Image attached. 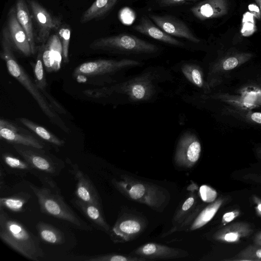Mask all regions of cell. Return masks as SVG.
Segmentation results:
<instances>
[{
  "instance_id": "cell-1",
  "label": "cell",
  "mask_w": 261,
  "mask_h": 261,
  "mask_svg": "<svg viewBox=\"0 0 261 261\" xmlns=\"http://www.w3.org/2000/svg\"><path fill=\"white\" fill-rule=\"evenodd\" d=\"M169 71L161 66L148 67L141 73L126 77L118 83L100 88L87 89L83 93L87 96L101 98L116 94L121 96L126 103L153 102L161 93L160 84L170 80Z\"/></svg>"
},
{
  "instance_id": "cell-2",
  "label": "cell",
  "mask_w": 261,
  "mask_h": 261,
  "mask_svg": "<svg viewBox=\"0 0 261 261\" xmlns=\"http://www.w3.org/2000/svg\"><path fill=\"white\" fill-rule=\"evenodd\" d=\"M13 45L7 27L2 30L1 56L5 62L9 73L18 81L36 100L44 114L54 123L67 133L70 129L56 113L37 86L31 79L25 70L17 62L13 52Z\"/></svg>"
},
{
  "instance_id": "cell-3",
  "label": "cell",
  "mask_w": 261,
  "mask_h": 261,
  "mask_svg": "<svg viewBox=\"0 0 261 261\" xmlns=\"http://www.w3.org/2000/svg\"><path fill=\"white\" fill-rule=\"evenodd\" d=\"M0 238L8 246L29 259L38 261L45 256L39 238L20 221L10 217L3 208H0Z\"/></svg>"
},
{
  "instance_id": "cell-4",
  "label": "cell",
  "mask_w": 261,
  "mask_h": 261,
  "mask_svg": "<svg viewBox=\"0 0 261 261\" xmlns=\"http://www.w3.org/2000/svg\"><path fill=\"white\" fill-rule=\"evenodd\" d=\"M112 183L127 198L145 204L158 212H162L170 201V195L166 188L129 175H122L119 180L113 179Z\"/></svg>"
},
{
  "instance_id": "cell-5",
  "label": "cell",
  "mask_w": 261,
  "mask_h": 261,
  "mask_svg": "<svg viewBox=\"0 0 261 261\" xmlns=\"http://www.w3.org/2000/svg\"><path fill=\"white\" fill-rule=\"evenodd\" d=\"M29 185L37 198L42 213L65 221L75 229L85 231L92 230V226L82 219L65 202L61 193L43 187H38L31 182Z\"/></svg>"
},
{
  "instance_id": "cell-6",
  "label": "cell",
  "mask_w": 261,
  "mask_h": 261,
  "mask_svg": "<svg viewBox=\"0 0 261 261\" xmlns=\"http://www.w3.org/2000/svg\"><path fill=\"white\" fill-rule=\"evenodd\" d=\"M143 61L129 59H100L83 63L77 66L72 76L82 82L87 77L103 76L108 78L112 84L126 78L125 73L129 70L143 66Z\"/></svg>"
},
{
  "instance_id": "cell-7",
  "label": "cell",
  "mask_w": 261,
  "mask_h": 261,
  "mask_svg": "<svg viewBox=\"0 0 261 261\" xmlns=\"http://www.w3.org/2000/svg\"><path fill=\"white\" fill-rule=\"evenodd\" d=\"M89 47L133 57H153L161 50L153 43L126 33L97 39L90 44Z\"/></svg>"
},
{
  "instance_id": "cell-8",
  "label": "cell",
  "mask_w": 261,
  "mask_h": 261,
  "mask_svg": "<svg viewBox=\"0 0 261 261\" xmlns=\"http://www.w3.org/2000/svg\"><path fill=\"white\" fill-rule=\"evenodd\" d=\"M148 225L147 219L136 213L123 212L119 215L109 236L115 243H125L139 237Z\"/></svg>"
},
{
  "instance_id": "cell-9",
  "label": "cell",
  "mask_w": 261,
  "mask_h": 261,
  "mask_svg": "<svg viewBox=\"0 0 261 261\" xmlns=\"http://www.w3.org/2000/svg\"><path fill=\"white\" fill-rule=\"evenodd\" d=\"M15 150L34 169L53 177L58 176L64 168V162L44 149L13 144Z\"/></svg>"
},
{
  "instance_id": "cell-10",
  "label": "cell",
  "mask_w": 261,
  "mask_h": 261,
  "mask_svg": "<svg viewBox=\"0 0 261 261\" xmlns=\"http://www.w3.org/2000/svg\"><path fill=\"white\" fill-rule=\"evenodd\" d=\"M201 153V142L195 133L190 130L183 133L176 145L174 160L180 167L191 168L198 161Z\"/></svg>"
},
{
  "instance_id": "cell-11",
  "label": "cell",
  "mask_w": 261,
  "mask_h": 261,
  "mask_svg": "<svg viewBox=\"0 0 261 261\" xmlns=\"http://www.w3.org/2000/svg\"><path fill=\"white\" fill-rule=\"evenodd\" d=\"M66 162L69 172L76 181L75 197L84 202L102 206L100 195L89 177L80 169L77 164L73 163L68 159Z\"/></svg>"
},
{
  "instance_id": "cell-12",
  "label": "cell",
  "mask_w": 261,
  "mask_h": 261,
  "mask_svg": "<svg viewBox=\"0 0 261 261\" xmlns=\"http://www.w3.org/2000/svg\"><path fill=\"white\" fill-rule=\"evenodd\" d=\"M223 201L222 198H219L203 208V205H198L180 224L172 228L170 232L181 230L188 232L203 227L213 219L222 205Z\"/></svg>"
},
{
  "instance_id": "cell-13",
  "label": "cell",
  "mask_w": 261,
  "mask_h": 261,
  "mask_svg": "<svg viewBox=\"0 0 261 261\" xmlns=\"http://www.w3.org/2000/svg\"><path fill=\"white\" fill-rule=\"evenodd\" d=\"M129 255L147 260L168 259L185 257L189 255L184 250L155 243L144 244L131 252Z\"/></svg>"
},
{
  "instance_id": "cell-14",
  "label": "cell",
  "mask_w": 261,
  "mask_h": 261,
  "mask_svg": "<svg viewBox=\"0 0 261 261\" xmlns=\"http://www.w3.org/2000/svg\"><path fill=\"white\" fill-rule=\"evenodd\" d=\"M149 17L157 26L171 36L185 38L195 43L200 42L188 25L176 17L170 15L150 14Z\"/></svg>"
},
{
  "instance_id": "cell-15",
  "label": "cell",
  "mask_w": 261,
  "mask_h": 261,
  "mask_svg": "<svg viewBox=\"0 0 261 261\" xmlns=\"http://www.w3.org/2000/svg\"><path fill=\"white\" fill-rule=\"evenodd\" d=\"M29 3L38 27V40L44 43L49 39L51 31L60 28L61 21L51 16L37 1L29 0Z\"/></svg>"
},
{
  "instance_id": "cell-16",
  "label": "cell",
  "mask_w": 261,
  "mask_h": 261,
  "mask_svg": "<svg viewBox=\"0 0 261 261\" xmlns=\"http://www.w3.org/2000/svg\"><path fill=\"white\" fill-rule=\"evenodd\" d=\"M6 27L13 47L25 56L33 55L26 33L17 20L14 7L8 13Z\"/></svg>"
},
{
  "instance_id": "cell-17",
  "label": "cell",
  "mask_w": 261,
  "mask_h": 261,
  "mask_svg": "<svg viewBox=\"0 0 261 261\" xmlns=\"http://www.w3.org/2000/svg\"><path fill=\"white\" fill-rule=\"evenodd\" d=\"M70 202L94 228L109 235L111 228L105 219L102 206L84 202L75 197L71 199Z\"/></svg>"
},
{
  "instance_id": "cell-18",
  "label": "cell",
  "mask_w": 261,
  "mask_h": 261,
  "mask_svg": "<svg viewBox=\"0 0 261 261\" xmlns=\"http://www.w3.org/2000/svg\"><path fill=\"white\" fill-rule=\"evenodd\" d=\"M190 11L201 21L219 18L227 14L228 3L227 0H203L192 7Z\"/></svg>"
},
{
  "instance_id": "cell-19",
  "label": "cell",
  "mask_w": 261,
  "mask_h": 261,
  "mask_svg": "<svg viewBox=\"0 0 261 261\" xmlns=\"http://www.w3.org/2000/svg\"><path fill=\"white\" fill-rule=\"evenodd\" d=\"M133 29L141 34L170 45L180 47L185 45L182 42L167 34L146 16H143L140 18L138 23L133 27Z\"/></svg>"
},
{
  "instance_id": "cell-20",
  "label": "cell",
  "mask_w": 261,
  "mask_h": 261,
  "mask_svg": "<svg viewBox=\"0 0 261 261\" xmlns=\"http://www.w3.org/2000/svg\"><path fill=\"white\" fill-rule=\"evenodd\" d=\"M63 58L60 39L57 35H52L43 46L42 59L47 71H56L61 67Z\"/></svg>"
},
{
  "instance_id": "cell-21",
  "label": "cell",
  "mask_w": 261,
  "mask_h": 261,
  "mask_svg": "<svg viewBox=\"0 0 261 261\" xmlns=\"http://www.w3.org/2000/svg\"><path fill=\"white\" fill-rule=\"evenodd\" d=\"M43 46H39L38 49L37 60L34 67L35 83L38 88L44 95L51 107L57 112L61 114H66L65 109L60 105L57 100L47 92V82L45 79L43 68L42 54Z\"/></svg>"
},
{
  "instance_id": "cell-22",
  "label": "cell",
  "mask_w": 261,
  "mask_h": 261,
  "mask_svg": "<svg viewBox=\"0 0 261 261\" xmlns=\"http://www.w3.org/2000/svg\"><path fill=\"white\" fill-rule=\"evenodd\" d=\"M253 230L248 223L236 222L219 229L213 234L214 240L223 242H237L250 236Z\"/></svg>"
},
{
  "instance_id": "cell-23",
  "label": "cell",
  "mask_w": 261,
  "mask_h": 261,
  "mask_svg": "<svg viewBox=\"0 0 261 261\" xmlns=\"http://www.w3.org/2000/svg\"><path fill=\"white\" fill-rule=\"evenodd\" d=\"M178 70L184 78L194 87L203 90L208 89L204 77L202 67L194 61H185L177 65Z\"/></svg>"
},
{
  "instance_id": "cell-24",
  "label": "cell",
  "mask_w": 261,
  "mask_h": 261,
  "mask_svg": "<svg viewBox=\"0 0 261 261\" xmlns=\"http://www.w3.org/2000/svg\"><path fill=\"white\" fill-rule=\"evenodd\" d=\"M189 190L188 196L179 206L174 214L172 222L173 228L180 224L197 206L198 196L196 193L198 187L195 184H191L188 188Z\"/></svg>"
},
{
  "instance_id": "cell-25",
  "label": "cell",
  "mask_w": 261,
  "mask_h": 261,
  "mask_svg": "<svg viewBox=\"0 0 261 261\" xmlns=\"http://www.w3.org/2000/svg\"><path fill=\"white\" fill-rule=\"evenodd\" d=\"M1 162L3 170L9 174H14L19 177H23L28 173H30L34 168L23 159L15 156L8 152L1 154Z\"/></svg>"
},
{
  "instance_id": "cell-26",
  "label": "cell",
  "mask_w": 261,
  "mask_h": 261,
  "mask_svg": "<svg viewBox=\"0 0 261 261\" xmlns=\"http://www.w3.org/2000/svg\"><path fill=\"white\" fill-rule=\"evenodd\" d=\"M15 9L17 20L26 33L32 54L34 55L37 51V48L35 43L31 16L25 0H16Z\"/></svg>"
},
{
  "instance_id": "cell-27",
  "label": "cell",
  "mask_w": 261,
  "mask_h": 261,
  "mask_svg": "<svg viewBox=\"0 0 261 261\" xmlns=\"http://www.w3.org/2000/svg\"><path fill=\"white\" fill-rule=\"evenodd\" d=\"M0 136L12 144H19L39 149H44L43 142L30 135L19 133L6 128H0Z\"/></svg>"
},
{
  "instance_id": "cell-28",
  "label": "cell",
  "mask_w": 261,
  "mask_h": 261,
  "mask_svg": "<svg viewBox=\"0 0 261 261\" xmlns=\"http://www.w3.org/2000/svg\"><path fill=\"white\" fill-rule=\"evenodd\" d=\"M118 0H95L81 16L80 22L84 23L102 18L107 15Z\"/></svg>"
},
{
  "instance_id": "cell-29",
  "label": "cell",
  "mask_w": 261,
  "mask_h": 261,
  "mask_svg": "<svg viewBox=\"0 0 261 261\" xmlns=\"http://www.w3.org/2000/svg\"><path fill=\"white\" fill-rule=\"evenodd\" d=\"M36 229L39 239L46 243L52 245H60L65 243L64 233L50 224L39 221L36 225Z\"/></svg>"
},
{
  "instance_id": "cell-30",
  "label": "cell",
  "mask_w": 261,
  "mask_h": 261,
  "mask_svg": "<svg viewBox=\"0 0 261 261\" xmlns=\"http://www.w3.org/2000/svg\"><path fill=\"white\" fill-rule=\"evenodd\" d=\"M31 198L30 194L21 192L8 197L0 198V208L8 210L13 213H21L24 206Z\"/></svg>"
},
{
  "instance_id": "cell-31",
  "label": "cell",
  "mask_w": 261,
  "mask_h": 261,
  "mask_svg": "<svg viewBox=\"0 0 261 261\" xmlns=\"http://www.w3.org/2000/svg\"><path fill=\"white\" fill-rule=\"evenodd\" d=\"M19 121L42 140L57 146H64L65 142L63 140L60 139L42 126L25 118H20Z\"/></svg>"
},
{
  "instance_id": "cell-32",
  "label": "cell",
  "mask_w": 261,
  "mask_h": 261,
  "mask_svg": "<svg viewBox=\"0 0 261 261\" xmlns=\"http://www.w3.org/2000/svg\"><path fill=\"white\" fill-rule=\"evenodd\" d=\"M252 57L250 53H238L224 58L218 64H215L211 70L215 72L220 70H229L246 62Z\"/></svg>"
},
{
  "instance_id": "cell-33",
  "label": "cell",
  "mask_w": 261,
  "mask_h": 261,
  "mask_svg": "<svg viewBox=\"0 0 261 261\" xmlns=\"http://www.w3.org/2000/svg\"><path fill=\"white\" fill-rule=\"evenodd\" d=\"M232 260L261 261V246L255 244L250 245L242 250Z\"/></svg>"
},
{
  "instance_id": "cell-34",
  "label": "cell",
  "mask_w": 261,
  "mask_h": 261,
  "mask_svg": "<svg viewBox=\"0 0 261 261\" xmlns=\"http://www.w3.org/2000/svg\"><path fill=\"white\" fill-rule=\"evenodd\" d=\"M31 174L35 176L41 182L42 187L54 192L61 193L60 189L53 179V176L35 169L32 171Z\"/></svg>"
},
{
  "instance_id": "cell-35",
  "label": "cell",
  "mask_w": 261,
  "mask_h": 261,
  "mask_svg": "<svg viewBox=\"0 0 261 261\" xmlns=\"http://www.w3.org/2000/svg\"><path fill=\"white\" fill-rule=\"evenodd\" d=\"M71 31L69 28L63 27L58 31V36L60 39L63 53V59L65 63L69 62L68 53Z\"/></svg>"
},
{
  "instance_id": "cell-36",
  "label": "cell",
  "mask_w": 261,
  "mask_h": 261,
  "mask_svg": "<svg viewBox=\"0 0 261 261\" xmlns=\"http://www.w3.org/2000/svg\"><path fill=\"white\" fill-rule=\"evenodd\" d=\"M199 195L201 199L208 203L215 200L217 193L213 188L207 185H202L199 189Z\"/></svg>"
},
{
  "instance_id": "cell-37",
  "label": "cell",
  "mask_w": 261,
  "mask_h": 261,
  "mask_svg": "<svg viewBox=\"0 0 261 261\" xmlns=\"http://www.w3.org/2000/svg\"><path fill=\"white\" fill-rule=\"evenodd\" d=\"M200 0H156L159 5L163 7L173 6L186 3L196 2Z\"/></svg>"
},
{
  "instance_id": "cell-38",
  "label": "cell",
  "mask_w": 261,
  "mask_h": 261,
  "mask_svg": "<svg viewBox=\"0 0 261 261\" xmlns=\"http://www.w3.org/2000/svg\"><path fill=\"white\" fill-rule=\"evenodd\" d=\"M6 128L14 131H19L20 128L17 125L4 119L0 120V128Z\"/></svg>"
},
{
  "instance_id": "cell-39",
  "label": "cell",
  "mask_w": 261,
  "mask_h": 261,
  "mask_svg": "<svg viewBox=\"0 0 261 261\" xmlns=\"http://www.w3.org/2000/svg\"><path fill=\"white\" fill-rule=\"evenodd\" d=\"M239 214L238 211H233L224 214L222 217V222L224 223H228L232 221Z\"/></svg>"
},
{
  "instance_id": "cell-40",
  "label": "cell",
  "mask_w": 261,
  "mask_h": 261,
  "mask_svg": "<svg viewBox=\"0 0 261 261\" xmlns=\"http://www.w3.org/2000/svg\"><path fill=\"white\" fill-rule=\"evenodd\" d=\"M251 120L258 124H261V113L254 112L250 115Z\"/></svg>"
},
{
  "instance_id": "cell-41",
  "label": "cell",
  "mask_w": 261,
  "mask_h": 261,
  "mask_svg": "<svg viewBox=\"0 0 261 261\" xmlns=\"http://www.w3.org/2000/svg\"><path fill=\"white\" fill-rule=\"evenodd\" d=\"M253 242L255 245L261 246V231H258L255 234Z\"/></svg>"
},
{
  "instance_id": "cell-42",
  "label": "cell",
  "mask_w": 261,
  "mask_h": 261,
  "mask_svg": "<svg viewBox=\"0 0 261 261\" xmlns=\"http://www.w3.org/2000/svg\"><path fill=\"white\" fill-rule=\"evenodd\" d=\"M256 153L258 158L261 160V146L256 149Z\"/></svg>"
},
{
  "instance_id": "cell-43",
  "label": "cell",
  "mask_w": 261,
  "mask_h": 261,
  "mask_svg": "<svg viewBox=\"0 0 261 261\" xmlns=\"http://www.w3.org/2000/svg\"><path fill=\"white\" fill-rule=\"evenodd\" d=\"M256 210L258 213L261 215V202H258L256 206Z\"/></svg>"
},
{
  "instance_id": "cell-44",
  "label": "cell",
  "mask_w": 261,
  "mask_h": 261,
  "mask_svg": "<svg viewBox=\"0 0 261 261\" xmlns=\"http://www.w3.org/2000/svg\"><path fill=\"white\" fill-rule=\"evenodd\" d=\"M258 5L259 9L261 12V0H254Z\"/></svg>"
}]
</instances>
